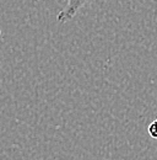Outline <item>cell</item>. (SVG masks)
Here are the masks:
<instances>
[{"mask_svg":"<svg viewBox=\"0 0 157 160\" xmlns=\"http://www.w3.org/2000/svg\"><path fill=\"white\" fill-rule=\"evenodd\" d=\"M156 122H157V120H156Z\"/></svg>","mask_w":157,"mask_h":160,"instance_id":"obj_3","label":"cell"},{"mask_svg":"<svg viewBox=\"0 0 157 160\" xmlns=\"http://www.w3.org/2000/svg\"><path fill=\"white\" fill-rule=\"evenodd\" d=\"M92 1H95V0H68L65 8L58 14L57 20L61 23L68 22L78 14L80 9H82L85 5H87Z\"/></svg>","mask_w":157,"mask_h":160,"instance_id":"obj_1","label":"cell"},{"mask_svg":"<svg viewBox=\"0 0 157 160\" xmlns=\"http://www.w3.org/2000/svg\"><path fill=\"white\" fill-rule=\"evenodd\" d=\"M149 134H150L152 138L157 139V122L156 121H154V122L149 126Z\"/></svg>","mask_w":157,"mask_h":160,"instance_id":"obj_2","label":"cell"}]
</instances>
